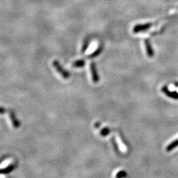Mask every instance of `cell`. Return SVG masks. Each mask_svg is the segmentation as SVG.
I'll use <instances>...</instances> for the list:
<instances>
[{
    "label": "cell",
    "instance_id": "8992f818",
    "mask_svg": "<svg viewBox=\"0 0 178 178\" xmlns=\"http://www.w3.org/2000/svg\"><path fill=\"white\" fill-rule=\"evenodd\" d=\"M162 91L169 97H171L172 98H178V94L174 92H170L166 87L162 88Z\"/></svg>",
    "mask_w": 178,
    "mask_h": 178
},
{
    "label": "cell",
    "instance_id": "5b68a950",
    "mask_svg": "<svg viewBox=\"0 0 178 178\" xmlns=\"http://www.w3.org/2000/svg\"><path fill=\"white\" fill-rule=\"evenodd\" d=\"M9 118H10V120H11L14 128H18L20 126V123H19V121H18V119H17L15 114L13 112H12V111H10L9 112Z\"/></svg>",
    "mask_w": 178,
    "mask_h": 178
},
{
    "label": "cell",
    "instance_id": "8fae6325",
    "mask_svg": "<svg viewBox=\"0 0 178 178\" xmlns=\"http://www.w3.org/2000/svg\"><path fill=\"white\" fill-rule=\"evenodd\" d=\"M87 47H88V40H85V41H84V42H83V44L82 48H81V51H80L81 54H83L85 52L86 48H87Z\"/></svg>",
    "mask_w": 178,
    "mask_h": 178
},
{
    "label": "cell",
    "instance_id": "6da1fadb",
    "mask_svg": "<svg viewBox=\"0 0 178 178\" xmlns=\"http://www.w3.org/2000/svg\"><path fill=\"white\" fill-rule=\"evenodd\" d=\"M177 17H178V14H174V15H169V16H167L166 17H163V18H162L161 19H158V20H157V21H154V22H152V23H147L142 24H137L133 28V31L135 33L145 31V30H148L151 27L154 26V24H156V23H158V22H160L162 21H163V20L170 19H174V18H177Z\"/></svg>",
    "mask_w": 178,
    "mask_h": 178
},
{
    "label": "cell",
    "instance_id": "30bf717a",
    "mask_svg": "<svg viewBox=\"0 0 178 178\" xmlns=\"http://www.w3.org/2000/svg\"><path fill=\"white\" fill-rule=\"evenodd\" d=\"M100 52H101V48H98V50H96L94 52H93L92 54L89 55L88 56L86 57V58H93L98 56V55H99V54L100 53Z\"/></svg>",
    "mask_w": 178,
    "mask_h": 178
},
{
    "label": "cell",
    "instance_id": "7a4b0ae2",
    "mask_svg": "<svg viewBox=\"0 0 178 178\" xmlns=\"http://www.w3.org/2000/svg\"><path fill=\"white\" fill-rule=\"evenodd\" d=\"M52 65L54 66V67L56 69L57 72L58 73H59L61 75H62V77L65 79H68L70 77V75L69 73L67 72V71L65 70L62 67L61 64L59 63V62H58V60H53L52 62Z\"/></svg>",
    "mask_w": 178,
    "mask_h": 178
},
{
    "label": "cell",
    "instance_id": "7c38bea8",
    "mask_svg": "<svg viewBox=\"0 0 178 178\" xmlns=\"http://www.w3.org/2000/svg\"><path fill=\"white\" fill-rule=\"evenodd\" d=\"M109 132H110V130L108 129L104 128V129H102V130L101 131V135H103V136H105L106 135H108Z\"/></svg>",
    "mask_w": 178,
    "mask_h": 178
},
{
    "label": "cell",
    "instance_id": "3957f363",
    "mask_svg": "<svg viewBox=\"0 0 178 178\" xmlns=\"http://www.w3.org/2000/svg\"><path fill=\"white\" fill-rule=\"evenodd\" d=\"M90 74H91V76H92V79L93 80V82L95 83H98L99 80V77H98V75L97 73V70H96V66L94 63H90Z\"/></svg>",
    "mask_w": 178,
    "mask_h": 178
},
{
    "label": "cell",
    "instance_id": "ba28073f",
    "mask_svg": "<svg viewBox=\"0 0 178 178\" xmlns=\"http://www.w3.org/2000/svg\"><path fill=\"white\" fill-rule=\"evenodd\" d=\"M85 64V61L83 59H80V60H77V61H76V62H73L72 64V67H83Z\"/></svg>",
    "mask_w": 178,
    "mask_h": 178
},
{
    "label": "cell",
    "instance_id": "9c48e42d",
    "mask_svg": "<svg viewBox=\"0 0 178 178\" xmlns=\"http://www.w3.org/2000/svg\"><path fill=\"white\" fill-rule=\"evenodd\" d=\"M14 168H15V165H13V164L10 165L7 167H6L5 169L0 170V174H7V173H9L10 171H11L12 170H13Z\"/></svg>",
    "mask_w": 178,
    "mask_h": 178
},
{
    "label": "cell",
    "instance_id": "4fadbf2b",
    "mask_svg": "<svg viewBox=\"0 0 178 178\" xmlns=\"http://www.w3.org/2000/svg\"><path fill=\"white\" fill-rule=\"evenodd\" d=\"M5 112H6V110L3 108H1V107H0V114H3Z\"/></svg>",
    "mask_w": 178,
    "mask_h": 178
},
{
    "label": "cell",
    "instance_id": "52a82bcc",
    "mask_svg": "<svg viewBox=\"0 0 178 178\" xmlns=\"http://www.w3.org/2000/svg\"><path fill=\"white\" fill-rule=\"evenodd\" d=\"M177 146H178V139L171 142V143L166 147V151H171L173 149L176 148Z\"/></svg>",
    "mask_w": 178,
    "mask_h": 178
},
{
    "label": "cell",
    "instance_id": "277c9868",
    "mask_svg": "<svg viewBox=\"0 0 178 178\" xmlns=\"http://www.w3.org/2000/svg\"><path fill=\"white\" fill-rule=\"evenodd\" d=\"M144 42H145V48H146V53H147V55H148V56L150 58L153 57L154 56V52H153V50H152V48L151 47L150 41L148 39H145Z\"/></svg>",
    "mask_w": 178,
    "mask_h": 178
}]
</instances>
